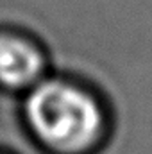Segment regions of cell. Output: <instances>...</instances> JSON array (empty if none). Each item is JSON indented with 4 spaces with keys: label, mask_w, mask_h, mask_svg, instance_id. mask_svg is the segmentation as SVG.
<instances>
[{
    "label": "cell",
    "mask_w": 152,
    "mask_h": 154,
    "mask_svg": "<svg viewBox=\"0 0 152 154\" xmlns=\"http://www.w3.org/2000/svg\"><path fill=\"white\" fill-rule=\"evenodd\" d=\"M23 118L48 154H93L108 136V116L99 100L63 79L38 82L23 102Z\"/></svg>",
    "instance_id": "1"
},
{
    "label": "cell",
    "mask_w": 152,
    "mask_h": 154,
    "mask_svg": "<svg viewBox=\"0 0 152 154\" xmlns=\"http://www.w3.org/2000/svg\"><path fill=\"white\" fill-rule=\"evenodd\" d=\"M43 74V56L27 39L0 34V86L20 90L34 84Z\"/></svg>",
    "instance_id": "2"
}]
</instances>
